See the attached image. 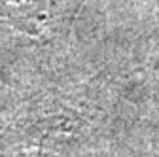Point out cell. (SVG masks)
<instances>
[{
	"instance_id": "1",
	"label": "cell",
	"mask_w": 159,
	"mask_h": 157,
	"mask_svg": "<svg viewBox=\"0 0 159 157\" xmlns=\"http://www.w3.org/2000/svg\"><path fill=\"white\" fill-rule=\"evenodd\" d=\"M44 10V0H0V19L25 34L30 32V25L38 21Z\"/></svg>"
}]
</instances>
